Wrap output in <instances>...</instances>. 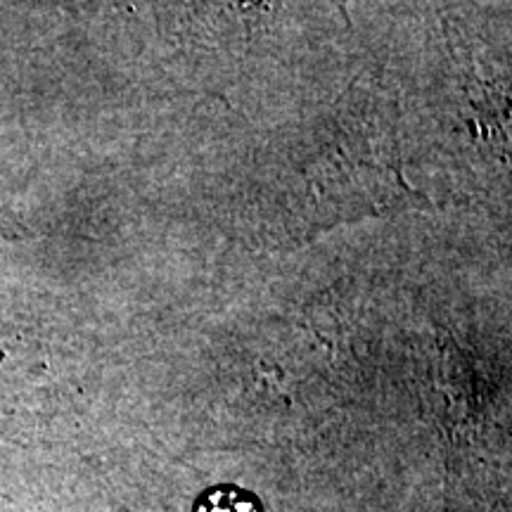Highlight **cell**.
<instances>
[{"instance_id": "6da1fadb", "label": "cell", "mask_w": 512, "mask_h": 512, "mask_svg": "<svg viewBox=\"0 0 512 512\" xmlns=\"http://www.w3.org/2000/svg\"><path fill=\"white\" fill-rule=\"evenodd\" d=\"M192 512H261V508L259 501L247 491L221 486V489L207 491Z\"/></svg>"}]
</instances>
